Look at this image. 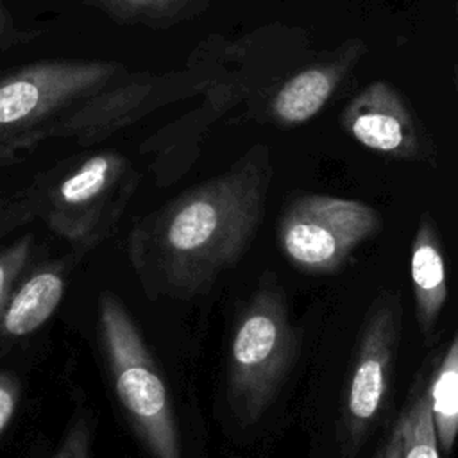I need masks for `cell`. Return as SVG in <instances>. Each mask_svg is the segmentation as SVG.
I'll list each match as a JSON object with an SVG mask.
<instances>
[{
  "label": "cell",
  "mask_w": 458,
  "mask_h": 458,
  "mask_svg": "<svg viewBox=\"0 0 458 458\" xmlns=\"http://www.w3.org/2000/svg\"><path fill=\"white\" fill-rule=\"evenodd\" d=\"M429 404L440 451L449 454L458 438V329L429 385Z\"/></svg>",
  "instance_id": "12"
},
{
  "label": "cell",
  "mask_w": 458,
  "mask_h": 458,
  "mask_svg": "<svg viewBox=\"0 0 458 458\" xmlns=\"http://www.w3.org/2000/svg\"><path fill=\"white\" fill-rule=\"evenodd\" d=\"M18 386L9 376H0V433L7 428L16 410Z\"/></svg>",
  "instance_id": "16"
},
{
  "label": "cell",
  "mask_w": 458,
  "mask_h": 458,
  "mask_svg": "<svg viewBox=\"0 0 458 458\" xmlns=\"http://www.w3.org/2000/svg\"><path fill=\"white\" fill-rule=\"evenodd\" d=\"M11 30V21H9V16L7 13L0 7V43L5 41L7 38V32Z\"/></svg>",
  "instance_id": "17"
},
{
  "label": "cell",
  "mask_w": 458,
  "mask_h": 458,
  "mask_svg": "<svg viewBox=\"0 0 458 458\" xmlns=\"http://www.w3.org/2000/svg\"><path fill=\"white\" fill-rule=\"evenodd\" d=\"M268 182V150L256 147L233 170L184 193L163 213L152 249L175 290L197 292L238 261L259 225Z\"/></svg>",
  "instance_id": "1"
},
{
  "label": "cell",
  "mask_w": 458,
  "mask_h": 458,
  "mask_svg": "<svg viewBox=\"0 0 458 458\" xmlns=\"http://www.w3.org/2000/svg\"><path fill=\"white\" fill-rule=\"evenodd\" d=\"M299 352L281 288L265 279L242 311L229 354V399L245 424L256 422L272 404Z\"/></svg>",
  "instance_id": "3"
},
{
  "label": "cell",
  "mask_w": 458,
  "mask_h": 458,
  "mask_svg": "<svg viewBox=\"0 0 458 458\" xmlns=\"http://www.w3.org/2000/svg\"><path fill=\"white\" fill-rule=\"evenodd\" d=\"M401 317L403 308L392 292L377 295L365 315L338 419L342 458H354L360 453L383 408L399 344Z\"/></svg>",
  "instance_id": "6"
},
{
  "label": "cell",
  "mask_w": 458,
  "mask_h": 458,
  "mask_svg": "<svg viewBox=\"0 0 458 458\" xmlns=\"http://www.w3.org/2000/svg\"><path fill=\"white\" fill-rule=\"evenodd\" d=\"M123 159L116 154H97L86 159L57 188V200L66 208L95 202L120 175Z\"/></svg>",
  "instance_id": "13"
},
{
  "label": "cell",
  "mask_w": 458,
  "mask_h": 458,
  "mask_svg": "<svg viewBox=\"0 0 458 458\" xmlns=\"http://www.w3.org/2000/svg\"><path fill=\"white\" fill-rule=\"evenodd\" d=\"M118 66L102 61L38 63L0 77V154L54 129H81L118 113L131 95L107 91Z\"/></svg>",
  "instance_id": "2"
},
{
  "label": "cell",
  "mask_w": 458,
  "mask_h": 458,
  "mask_svg": "<svg viewBox=\"0 0 458 458\" xmlns=\"http://www.w3.org/2000/svg\"><path fill=\"white\" fill-rule=\"evenodd\" d=\"M381 216L367 202L335 195L295 197L279 220L284 256L301 270L331 274L381 229Z\"/></svg>",
  "instance_id": "5"
},
{
  "label": "cell",
  "mask_w": 458,
  "mask_h": 458,
  "mask_svg": "<svg viewBox=\"0 0 458 458\" xmlns=\"http://www.w3.org/2000/svg\"><path fill=\"white\" fill-rule=\"evenodd\" d=\"M376 458H440L428 386L420 388L399 413Z\"/></svg>",
  "instance_id": "11"
},
{
  "label": "cell",
  "mask_w": 458,
  "mask_h": 458,
  "mask_svg": "<svg viewBox=\"0 0 458 458\" xmlns=\"http://www.w3.org/2000/svg\"><path fill=\"white\" fill-rule=\"evenodd\" d=\"M340 127L361 147L401 161H433L435 148L406 98L386 81L361 88L340 113Z\"/></svg>",
  "instance_id": "7"
},
{
  "label": "cell",
  "mask_w": 458,
  "mask_h": 458,
  "mask_svg": "<svg viewBox=\"0 0 458 458\" xmlns=\"http://www.w3.org/2000/svg\"><path fill=\"white\" fill-rule=\"evenodd\" d=\"M454 11H456V29H458V0H454ZM454 89H456V97H458V52H456V59H454Z\"/></svg>",
  "instance_id": "18"
},
{
  "label": "cell",
  "mask_w": 458,
  "mask_h": 458,
  "mask_svg": "<svg viewBox=\"0 0 458 458\" xmlns=\"http://www.w3.org/2000/svg\"><path fill=\"white\" fill-rule=\"evenodd\" d=\"M64 293L63 277L54 270L30 276L5 306L0 324L9 336H27L43 326L59 306Z\"/></svg>",
  "instance_id": "10"
},
{
  "label": "cell",
  "mask_w": 458,
  "mask_h": 458,
  "mask_svg": "<svg viewBox=\"0 0 458 458\" xmlns=\"http://www.w3.org/2000/svg\"><path fill=\"white\" fill-rule=\"evenodd\" d=\"M125 2H131V4H143V2H148V0H125Z\"/></svg>",
  "instance_id": "19"
},
{
  "label": "cell",
  "mask_w": 458,
  "mask_h": 458,
  "mask_svg": "<svg viewBox=\"0 0 458 458\" xmlns=\"http://www.w3.org/2000/svg\"><path fill=\"white\" fill-rule=\"evenodd\" d=\"M98 326L118 399L152 458H182L181 438L161 374L118 299L100 295Z\"/></svg>",
  "instance_id": "4"
},
{
  "label": "cell",
  "mask_w": 458,
  "mask_h": 458,
  "mask_svg": "<svg viewBox=\"0 0 458 458\" xmlns=\"http://www.w3.org/2000/svg\"><path fill=\"white\" fill-rule=\"evenodd\" d=\"M410 274L417 324L424 338H429L447 301V276L438 231L428 211L420 215L413 234Z\"/></svg>",
  "instance_id": "9"
},
{
  "label": "cell",
  "mask_w": 458,
  "mask_h": 458,
  "mask_svg": "<svg viewBox=\"0 0 458 458\" xmlns=\"http://www.w3.org/2000/svg\"><path fill=\"white\" fill-rule=\"evenodd\" d=\"M365 52L363 39H347L326 59L292 75L270 102L272 116L281 125H299L317 116Z\"/></svg>",
  "instance_id": "8"
},
{
  "label": "cell",
  "mask_w": 458,
  "mask_h": 458,
  "mask_svg": "<svg viewBox=\"0 0 458 458\" xmlns=\"http://www.w3.org/2000/svg\"><path fill=\"white\" fill-rule=\"evenodd\" d=\"M29 243H30V240L25 238V240H20V242L13 243L11 247L0 250V318L7 306L11 286L27 261Z\"/></svg>",
  "instance_id": "14"
},
{
  "label": "cell",
  "mask_w": 458,
  "mask_h": 458,
  "mask_svg": "<svg viewBox=\"0 0 458 458\" xmlns=\"http://www.w3.org/2000/svg\"><path fill=\"white\" fill-rule=\"evenodd\" d=\"M50 458H89V428L82 419L70 426L66 437Z\"/></svg>",
  "instance_id": "15"
}]
</instances>
